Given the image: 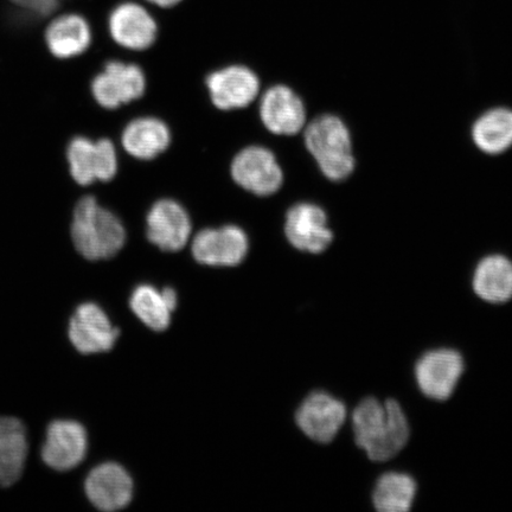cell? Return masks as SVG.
Returning <instances> with one entry per match:
<instances>
[{"label": "cell", "instance_id": "obj_9", "mask_svg": "<svg viewBox=\"0 0 512 512\" xmlns=\"http://www.w3.org/2000/svg\"><path fill=\"white\" fill-rule=\"evenodd\" d=\"M192 232L190 215L181 203L162 198L146 215L147 239L163 252H179L188 245Z\"/></svg>", "mask_w": 512, "mask_h": 512}, {"label": "cell", "instance_id": "obj_12", "mask_svg": "<svg viewBox=\"0 0 512 512\" xmlns=\"http://www.w3.org/2000/svg\"><path fill=\"white\" fill-rule=\"evenodd\" d=\"M285 235L298 251L320 254L334 241L323 208L313 203H297L288 209L285 219Z\"/></svg>", "mask_w": 512, "mask_h": 512}, {"label": "cell", "instance_id": "obj_21", "mask_svg": "<svg viewBox=\"0 0 512 512\" xmlns=\"http://www.w3.org/2000/svg\"><path fill=\"white\" fill-rule=\"evenodd\" d=\"M473 290L485 302H509L512 299V261L503 255L486 256L473 275Z\"/></svg>", "mask_w": 512, "mask_h": 512}, {"label": "cell", "instance_id": "obj_15", "mask_svg": "<svg viewBox=\"0 0 512 512\" xmlns=\"http://www.w3.org/2000/svg\"><path fill=\"white\" fill-rule=\"evenodd\" d=\"M261 123L277 136H296L306 125L304 101L285 85L268 88L260 100Z\"/></svg>", "mask_w": 512, "mask_h": 512}, {"label": "cell", "instance_id": "obj_18", "mask_svg": "<svg viewBox=\"0 0 512 512\" xmlns=\"http://www.w3.org/2000/svg\"><path fill=\"white\" fill-rule=\"evenodd\" d=\"M86 495L101 511H118L132 501L133 483L128 473L118 464L96 466L86 479Z\"/></svg>", "mask_w": 512, "mask_h": 512}, {"label": "cell", "instance_id": "obj_25", "mask_svg": "<svg viewBox=\"0 0 512 512\" xmlns=\"http://www.w3.org/2000/svg\"><path fill=\"white\" fill-rule=\"evenodd\" d=\"M16 8L48 22L51 17L67 9L73 0H8Z\"/></svg>", "mask_w": 512, "mask_h": 512}, {"label": "cell", "instance_id": "obj_3", "mask_svg": "<svg viewBox=\"0 0 512 512\" xmlns=\"http://www.w3.org/2000/svg\"><path fill=\"white\" fill-rule=\"evenodd\" d=\"M304 138L307 151L330 181H345L354 172L356 160L350 132L342 119L332 114L319 115L306 126Z\"/></svg>", "mask_w": 512, "mask_h": 512}, {"label": "cell", "instance_id": "obj_7", "mask_svg": "<svg viewBox=\"0 0 512 512\" xmlns=\"http://www.w3.org/2000/svg\"><path fill=\"white\" fill-rule=\"evenodd\" d=\"M248 236L242 228L228 224L201 230L191 243V252L198 264L233 267L246 259Z\"/></svg>", "mask_w": 512, "mask_h": 512}, {"label": "cell", "instance_id": "obj_5", "mask_svg": "<svg viewBox=\"0 0 512 512\" xmlns=\"http://www.w3.org/2000/svg\"><path fill=\"white\" fill-rule=\"evenodd\" d=\"M70 175L82 187L110 182L118 174V155L110 139L75 137L67 147Z\"/></svg>", "mask_w": 512, "mask_h": 512}, {"label": "cell", "instance_id": "obj_4", "mask_svg": "<svg viewBox=\"0 0 512 512\" xmlns=\"http://www.w3.org/2000/svg\"><path fill=\"white\" fill-rule=\"evenodd\" d=\"M230 176L241 189L259 197L277 194L284 184V172L277 157L259 145L236 153L230 164Z\"/></svg>", "mask_w": 512, "mask_h": 512}, {"label": "cell", "instance_id": "obj_19", "mask_svg": "<svg viewBox=\"0 0 512 512\" xmlns=\"http://www.w3.org/2000/svg\"><path fill=\"white\" fill-rule=\"evenodd\" d=\"M29 456L28 430L21 419L0 415V488L22 478Z\"/></svg>", "mask_w": 512, "mask_h": 512}, {"label": "cell", "instance_id": "obj_1", "mask_svg": "<svg viewBox=\"0 0 512 512\" xmlns=\"http://www.w3.org/2000/svg\"><path fill=\"white\" fill-rule=\"evenodd\" d=\"M352 430L358 447L374 462H387L405 448L409 425L398 401L367 398L352 413Z\"/></svg>", "mask_w": 512, "mask_h": 512}, {"label": "cell", "instance_id": "obj_6", "mask_svg": "<svg viewBox=\"0 0 512 512\" xmlns=\"http://www.w3.org/2000/svg\"><path fill=\"white\" fill-rule=\"evenodd\" d=\"M146 86L144 70L138 64L110 61L93 79L91 91L96 104L113 111L143 98Z\"/></svg>", "mask_w": 512, "mask_h": 512}, {"label": "cell", "instance_id": "obj_22", "mask_svg": "<svg viewBox=\"0 0 512 512\" xmlns=\"http://www.w3.org/2000/svg\"><path fill=\"white\" fill-rule=\"evenodd\" d=\"M473 142L479 150L498 155L512 146V111L496 108L480 117L472 128Z\"/></svg>", "mask_w": 512, "mask_h": 512}, {"label": "cell", "instance_id": "obj_23", "mask_svg": "<svg viewBox=\"0 0 512 512\" xmlns=\"http://www.w3.org/2000/svg\"><path fill=\"white\" fill-rule=\"evenodd\" d=\"M416 495L415 480L406 473L389 472L377 480L373 503L380 512H406Z\"/></svg>", "mask_w": 512, "mask_h": 512}, {"label": "cell", "instance_id": "obj_2", "mask_svg": "<svg viewBox=\"0 0 512 512\" xmlns=\"http://www.w3.org/2000/svg\"><path fill=\"white\" fill-rule=\"evenodd\" d=\"M70 234L76 251L89 261L113 258L126 242V229L119 216L93 196L82 197L76 204Z\"/></svg>", "mask_w": 512, "mask_h": 512}, {"label": "cell", "instance_id": "obj_11", "mask_svg": "<svg viewBox=\"0 0 512 512\" xmlns=\"http://www.w3.org/2000/svg\"><path fill=\"white\" fill-rule=\"evenodd\" d=\"M464 369V360L458 351L433 350L416 363V382L427 398L444 401L453 394Z\"/></svg>", "mask_w": 512, "mask_h": 512}, {"label": "cell", "instance_id": "obj_24", "mask_svg": "<svg viewBox=\"0 0 512 512\" xmlns=\"http://www.w3.org/2000/svg\"><path fill=\"white\" fill-rule=\"evenodd\" d=\"M131 309L142 322L155 331H164L171 322V309L163 292L155 287L142 285L136 288L131 298Z\"/></svg>", "mask_w": 512, "mask_h": 512}, {"label": "cell", "instance_id": "obj_26", "mask_svg": "<svg viewBox=\"0 0 512 512\" xmlns=\"http://www.w3.org/2000/svg\"><path fill=\"white\" fill-rule=\"evenodd\" d=\"M147 2L158 6V8L170 9L182 2V0H147Z\"/></svg>", "mask_w": 512, "mask_h": 512}, {"label": "cell", "instance_id": "obj_13", "mask_svg": "<svg viewBox=\"0 0 512 512\" xmlns=\"http://www.w3.org/2000/svg\"><path fill=\"white\" fill-rule=\"evenodd\" d=\"M119 335V330L113 328L105 311L94 303L78 306L69 320V341L82 355L110 351Z\"/></svg>", "mask_w": 512, "mask_h": 512}, {"label": "cell", "instance_id": "obj_10", "mask_svg": "<svg viewBox=\"0 0 512 512\" xmlns=\"http://www.w3.org/2000/svg\"><path fill=\"white\" fill-rule=\"evenodd\" d=\"M87 448V432L80 422L55 420L47 427L41 458L51 470L67 472L85 460Z\"/></svg>", "mask_w": 512, "mask_h": 512}, {"label": "cell", "instance_id": "obj_17", "mask_svg": "<svg viewBox=\"0 0 512 512\" xmlns=\"http://www.w3.org/2000/svg\"><path fill=\"white\" fill-rule=\"evenodd\" d=\"M347 419L343 402L324 392L312 393L297 412V424L307 437L320 444L334 440Z\"/></svg>", "mask_w": 512, "mask_h": 512}, {"label": "cell", "instance_id": "obj_20", "mask_svg": "<svg viewBox=\"0 0 512 512\" xmlns=\"http://www.w3.org/2000/svg\"><path fill=\"white\" fill-rule=\"evenodd\" d=\"M171 139L169 126L155 117L134 119L121 134L124 150L138 160H152L162 155L169 149Z\"/></svg>", "mask_w": 512, "mask_h": 512}, {"label": "cell", "instance_id": "obj_16", "mask_svg": "<svg viewBox=\"0 0 512 512\" xmlns=\"http://www.w3.org/2000/svg\"><path fill=\"white\" fill-rule=\"evenodd\" d=\"M43 41L56 59H74L91 48L93 30L85 16L64 10L49 19L43 31Z\"/></svg>", "mask_w": 512, "mask_h": 512}, {"label": "cell", "instance_id": "obj_8", "mask_svg": "<svg viewBox=\"0 0 512 512\" xmlns=\"http://www.w3.org/2000/svg\"><path fill=\"white\" fill-rule=\"evenodd\" d=\"M206 87L211 104L217 110L229 112L253 104L260 92V80L251 68L233 64L210 73Z\"/></svg>", "mask_w": 512, "mask_h": 512}, {"label": "cell", "instance_id": "obj_14", "mask_svg": "<svg viewBox=\"0 0 512 512\" xmlns=\"http://www.w3.org/2000/svg\"><path fill=\"white\" fill-rule=\"evenodd\" d=\"M107 24L112 40L125 49L144 51L157 41L156 19L138 3L125 2L115 6Z\"/></svg>", "mask_w": 512, "mask_h": 512}]
</instances>
